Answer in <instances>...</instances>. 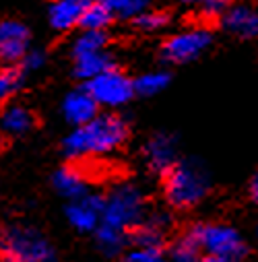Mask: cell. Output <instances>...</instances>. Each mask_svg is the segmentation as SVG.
Returning a JSON list of instances; mask_svg holds the SVG:
<instances>
[{
	"label": "cell",
	"mask_w": 258,
	"mask_h": 262,
	"mask_svg": "<svg viewBox=\"0 0 258 262\" xmlns=\"http://www.w3.org/2000/svg\"><path fill=\"white\" fill-rule=\"evenodd\" d=\"M182 3L192 9L195 13H199L205 19H221L225 15V11L231 7L229 0H182Z\"/></svg>",
	"instance_id": "25"
},
{
	"label": "cell",
	"mask_w": 258,
	"mask_h": 262,
	"mask_svg": "<svg viewBox=\"0 0 258 262\" xmlns=\"http://www.w3.org/2000/svg\"><path fill=\"white\" fill-rule=\"evenodd\" d=\"M107 43H110L107 31L81 29V31L73 37V41H71V56H73V60H75V58H79V56L103 52V50H107Z\"/></svg>",
	"instance_id": "18"
},
{
	"label": "cell",
	"mask_w": 258,
	"mask_h": 262,
	"mask_svg": "<svg viewBox=\"0 0 258 262\" xmlns=\"http://www.w3.org/2000/svg\"><path fill=\"white\" fill-rule=\"evenodd\" d=\"M169 23H171V15L167 11L149 9L133 21V27L143 33H157V31H163L165 27H169Z\"/></svg>",
	"instance_id": "23"
},
{
	"label": "cell",
	"mask_w": 258,
	"mask_h": 262,
	"mask_svg": "<svg viewBox=\"0 0 258 262\" xmlns=\"http://www.w3.org/2000/svg\"><path fill=\"white\" fill-rule=\"evenodd\" d=\"M131 128L128 122L114 112L99 114L95 120H91L85 126L73 128L62 141V153L69 159H83V157H95V155H107L120 149Z\"/></svg>",
	"instance_id": "1"
},
{
	"label": "cell",
	"mask_w": 258,
	"mask_h": 262,
	"mask_svg": "<svg viewBox=\"0 0 258 262\" xmlns=\"http://www.w3.org/2000/svg\"><path fill=\"white\" fill-rule=\"evenodd\" d=\"M163 242H165V233L155 229L147 221L128 233V244H131V248H163Z\"/></svg>",
	"instance_id": "22"
},
{
	"label": "cell",
	"mask_w": 258,
	"mask_h": 262,
	"mask_svg": "<svg viewBox=\"0 0 258 262\" xmlns=\"http://www.w3.org/2000/svg\"><path fill=\"white\" fill-rule=\"evenodd\" d=\"M112 69H118V67H116V58L110 50L79 56V58L73 60V75L83 83H89V81L97 79L99 75H103Z\"/></svg>",
	"instance_id": "14"
},
{
	"label": "cell",
	"mask_w": 258,
	"mask_h": 262,
	"mask_svg": "<svg viewBox=\"0 0 258 262\" xmlns=\"http://www.w3.org/2000/svg\"><path fill=\"white\" fill-rule=\"evenodd\" d=\"M248 192H250V199H252L254 203H258V171L252 176L250 186H248Z\"/></svg>",
	"instance_id": "30"
},
{
	"label": "cell",
	"mask_w": 258,
	"mask_h": 262,
	"mask_svg": "<svg viewBox=\"0 0 258 262\" xmlns=\"http://www.w3.org/2000/svg\"><path fill=\"white\" fill-rule=\"evenodd\" d=\"M103 207H105V196L97 192H89L79 201L67 203L64 217H67L69 225L79 233H95L97 227L101 225Z\"/></svg>",
	"instance_id": "8"
},
{
	"label": "cell",
	"mask_w": 258,
	"mask_h": 262,
	"mask_svg": "<svg viewBox=\"0 0 258 262\" xmlns=\"http://www.w3.org/2000/svg\"><path fill=\"white\" fill-rule=\"evenodd\" d=\"M122 262H169V256L163 248H128Z\"/></svg>",
	"instance_id": "27"
},
{
	"label": "cell",
	"mask_w": 258,
	"mask_h": 262,
	"mask_svg": "<svg viewBox=\"0 0 258 262\" xmlns=\"http://www.w3.org/2000/svg\"><path fill=\"white\" fill-rule=\"evenodd\" d=\"M223 31L240 39H256L258 37V9L250 5H231L225 15L219 19Z\"/></svg>",
	"instance_id": "12"
},
{
	"label": "cell",
	"mask_w": 258,
	"mask_h": 262,
	"mask_svg": "<svg viewBox=\"0 0 258 262\" xmlns=\"http://www.w3.org/2000/svg\"><path fill=\"white\" fill-rule=\"evenodd\" d=\"M35 126V116L21 103H7L0 110V133L9 137H23Z\"/></svg>",
	"instance_id": "15"
},
{
	"label": "cell",
	"mask_w": 258,
	"mask_h": 262,
	"mask_svg": "<svg viewBox=\"0 0 258 262\" xmlns=\"http://www.w3.org/2000/svg\"><path fill=\"white\" fill-rule=\"evenodd\" d=\"M163 196L171 209L188 211L199 207L211 192V176L203 161L180 159L163 178Z\"/></svg>",
	"instance_id": "2"
},
{
	"label": "cell",
	"mask_w": 258,
	"mask_h": 262,
	"mask_svg": "<svg viewBox=\"0 0 258 262\" xmlns=\"http://www.w3.org/2000/svg\"><path fill=\"white\" fill-rule=\"evenodd\" d=\"M46 52H41V50H29L25 56H23V60L19 62V69L23 71V73H37V71H41L44 67H46Z\"/></svg>",
	"instance_id": "28"
},
{
	"label": "cell",
	"mask_w": 258,
	"mask_h": 262,
	"mask_svg": "<svg viewBox=\"0 0 258 262\" xmlns=\"http://www.w3.org/2000/svg\"><path fill=\"white\" fill-rule=\"evenodd\" d=\"M205 256H223L233 262H244L250 248L242 233L227 223H195L186 231Z\"/></svg>",
	"instance_id": "5"
},
{
	"label": "cell",
	"mask_w": 258,
	"mask_h": 262,
	"mask_svg": "<svg viewBox=\"0 0 258 262\" xmlns=\"http://www.w3.org/2000/svg\"><path fill=\"white\" fill-rule=\"evenodd\" d=\"M91 0H54L48 7V23L54 31H73L81 27L83 13Z\"/></svg>",
	"instance_id": "13"
},
{
	"label": "cell",
	"mask_w": 258,
	"mask_h": 262,
	"mask_svg": "<svg viewBox=\"0 0 258 262\" xmlns=\"http://www.w3.org/2000/svg\"><path fill=\"white\" fill-rule=\"evenodd\" d=\"M85 87L91 93V97L97 101V105L99 107H107V110L124 107L137 95L135 79H131L120 69H112V71L99 75L97 79L85 83Z\"/></svg>",
	"instance_id": "7"
},
{
	"label": "cell",
	"mask_w": 258,
	"mask_h": 262,
	"mask_svg": "<svg viewBox=\"0 0 258 262\" xmlns=\"http://www.w3.org/2000/svg\"><path fill=\"white\" fill-rule=\"evenodd\" d=\"M145 221H147L149 225H153L155 229L163 231V233H167V229L171 227V215H169L167 211H151Z\"/></svg>",
	"instance_id": "29"
},
{
	"label": "cell",
	"mask_w": 258,
	"mask_h": 262,
	"mask_svg": "<svg viewBox=\"0 0 258 262\" xmlns=\"http://www.w3.org/2000/svg\"><path fill=\"white\" fill-rule=\"evenodd\" d=\"M143 159L149 171L157 176H165L178 161V139L171 133H155L147 139L143 147Z\"/></svg>",
	"instance_id": "10"
},
{
	"label": "cell",
	"mask_w": 258,
	"mask_h": 262,
	"mask_svg": "<svg viewBox=\"0 0 258 262\" xmlns=\"http://www.w3.org/2000/svg\"><path fill=\"white\" fill-rule=\"evenodd\" d=\"M169 83H171L169 71L155 69V71H147L135 79V91L141 97H153V95L165 91L169 87Z\"/></svg>",
	"instance_id": "19"
},
{
	"label": "cell",
	"mask_w": 258,
	"mask_h": 262,
	"mask_svg": "<svg viewBox=\"0 0 258 262\" xmlns=\"http://www.w3.org/2000/svg\"><path fill=\"white\" fill-rule=\"evenodd\" d=\"M203 262H233L229 258H223V256H205Z\"/></svg>",
	"instance_id": "31"
},
{
	"label": "cell",
	"mask_w": 258,
	"mask_h": 262,
	"mask_svg": "<svg viewBox=\"0 0 258 262\" xmlns=\"http://www.w3.org/2000/svg\"><path fill=\"white\" fill-rule=\"evenodd\" d=\"M167 256H169V262H203V258H205L201 246L188 233H182L180 237H176L171 242Z\"/></svg>",
	"instance_id": "21"
},
{
	"label": "cell",
	"mask_w": 258,
	"mask_h": 262,
	"mask_svg": "<svg viewBox=\"0 0 258 262\" xmlns=\"http://www.w3.org/2000/svg\"><path fill=\"white\" fill-rule=\"evenodd\" d=\"M213 43V31L207 27H190L171 33L159 48L165 64H188L201 58Z\"/></svg>",
	"instance_id": "6"
},
{
	"label": "cell",
	"mask_w": 258,
	"mask_h": 262,
	"mask_svg": "<svg viewBox=\"0 0 258 262\" xmlns=\"http://www.w3.org/2000/svg\"><path fill=\"white\" fill-rule=\"evenodd\" d=\"M256 239H258V229H256Z\"/></svg>",
	"instance_id": "33"
},
{
	"label": "cell",
	"mask_w": 258,
	"mask_h": 262,
	"mask_svg": "<svg viewBox=\"0 0 258 262\" xmlns=\"http://www.w3.org/2000/svg\"><path fill=\"white\" fill-rule=\"evenodd\" d=\"M0 262H58L50 239L35 227L9 223L0 227Z\"/></svg>",
	"instance_id": "3"
},
{
	"label": "cell",
	"mask_w": 258,
	"mask_h": 262,
	"mask_svg": "<svg viewBox=\"0 0 258 262\" xmlns=\"http://www.w3.org/2000/svg\"><path fill=\"white\" fill-rule=\"evenodd\" d=\"M149 211H147V199L145 192L131 182H122L114 186L105 196V207L101 223L116 227L124 233H131L135 227L145 223Z\"/></svg>",
	"instance_id": "4"
},
{
	"label": "cell",
	"mask_w": 258,
	"mask_h": 262,
	"mask_svg": "<svg viewBox=\"0 0 258 262\" xmlns=\"http://www.w3.org/2000/svg\"><path fill=\"white\" fill-rule=\"evenodd\" d=\"M50 3H54V0H50Z\"/></svg>",
	"instance_id": "34"
},
{
	"label": "cell",
	"mask_w": 258,
	"mask_h": 262,
	"mask_svg": "<svg viewBox=\"0 0 258 262\" xmlns=\"http://www.w3.org/2000/svg\"><path fill=\"white\" fill-rule=\"evenodd\" d=\"M60 112H62V118L73 128H79V126H85L99 116V105L91 97L87 87L83 85V87H77L64 95Z\"/></svg>",
	"instance_id": "11"
},
{
	"label": "cell",
	"mask_w": 258,
	"mask_h": 262,
	"mask_svg": "<svg viewBox=\"0 0 258 262\" xmlns=\"http://www.w3.org/2000/svg\"><path fill=\"white\" fill-rule=\"evenodd\" d=\"M3 145H5V141H3V133H0V149H3Z\"/></svg>",
	"instance_id": "32"
},
{
	"label": "cell",
	"mask_w": 258,
	"mask_h": 262,
	"mask_svg": "<svg viewBox=\"0 0 258 262\" xmlns=\"http://www.w3.org/2000/svg\"><path fill=\"white\" fill-rule=\"evenodd\" d=\"M31 33L29 27L19 19H3L0 21V62L5 67H15L23 60V56L31 50Z\"/></svg>",
	"instance_id": "9"
},
{
	"label": "cell",
	"mask_w": 258,
	"mask_h": 262,
	"mask_svg": "<svg viewBox=\"0 0 258 262\" xmlns=\"http://www.w3.org/2000/svg\"><path fill=\"white\" fill-rule=\"evenodd\" d=\"M52 186L62 199H67L69 203L71 201H79V199H83L85 194H89L85 176L73 165H64L58 171H54Z\"/></svg>",
	"instance_id": "16"
},
{
	"label": "cell",
	"mask_w": 258,
	"mask_h": 262,
	"mask_svg": "<svg viewBox=\"0 0 258 262\" xmlns=\"http://www.w3.org/2000/svg\"><path fill=\"white\" fill-rule=\"evenodd\" d=\"M103 3L112 9V13L120 19L135 21L141 17L145 11L151 9V0H103Z\"/></svg>",
	"instance_id": "24"
},
{
	"label": "cell",
	"mask_w": 258,
	"mask_h": 262,
	"mask_svg": "<svg viewBox=\"0 0 258 262\" xmlns=\"http://www.w3.org/2000/svg\"><path fill=\"white\" fill-rule=\"evenodd\" d=\"M23 87V71L19 67L0 69V101H9Z\"/></svg>",
	"instance_id": "26"
},
{
	"label": "cell",
	"mask_w": 258,
	"mask_h": 262,
	"mask_svg": "<svg viewBox=\"0 0 258 262\" xmlns=\"http://www.w3.org/2000/svg\"><path fill=\"white\" fill-rule=\"evenodd\" d=\"M116 15L112 9L103 3V0H91L87 5L83 19H81V29H93V31H107Z\"/></svg>",
	"instance_id": "20"
},
{
	"label": "cell",
	"mask_w": 258,
	"mask_h": 262,
	"mask_svg": "<svg viewBox=\"0 0 258 262\" xmlns=\"http://www.w3.org/2000/svg\"><path fill=\"white\" fill-rule=\"evenodd\" d=\"M95 244L97 248L101 250L103 256L107 258H116V256H124V250L131 248L128 244V233L116 229V227H110L105 223H101L95 231Z\"/></svg>",
	"instance_id": "17"
}]
</instances>
